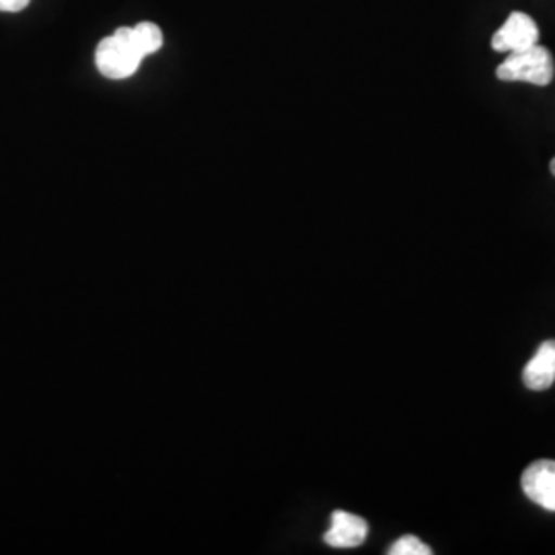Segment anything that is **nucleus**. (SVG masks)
<instances>
[{"label":"nucleus","mask_w":555,"mask_h":555,"mask_svg":"<svg viewBox=\"0 0 555 555\" xmlns=\"http://www.w3.org/2000/svg\"><path fill=\"white\" fill-rule=\"evenodd\" d=\"M496 77L504 82H529L537 87H547L555 77V62L552 52L537 43L529 50L508 54L498 66Z\"/></svg>","instance_id":"f257e3e1"},{"label":"nucleus","mask_w":555,"mask_h":555,"mask_svg":"<svg viewBox=\"0 0 555 555\" xmlns=\"http://www.w3.org/2000/svg\"><path fill=\"white\" fill-rule=\"evenodd\" d=\"M142 56L128 40V27L101 41L95 52V64L103 77L112 80L130 79L142 64Z\"/></svg>","instance_id":"f03ea898"},{"label":"nucleus","mask_w":555,"mask_h":555,"mask_svg":"<svg viewBox=\"0 0 555 555\" xmlns=\"http://www.w3.org/2000/svg\"><path fill=\"white\" fill-rule=\"evenodd\" d=\"M539 43V27L533 17L527 13L515 11L511 17L504 21V25L498 29L492 38V48L500 54H515L529 50Z\"/></svg>","instance_id":"7ed1b4c3"},{"label":"nucleus","mask_w":555,"mask_h":555,"mask_svg":"<svg viewBox=\"0 0 555 555\" xmlns=\"http://www.w3.org/2000/svg\"><path fill=\"white\" fill-rule=\"evenodd\" d=\"M525 496L547 513H555V461L541 459L531 463L520 476Z\"/></svg>","instance_id":"20e7f679"},{"label":"nucleus","mask_w":555,"mask_h":555,"mask_svg":"<svg viewBox=\"0 0 555 555\" xmlns=\"http://www.w3.org/2000/svg\"><path fill=\"white\" fill-rule=\"evenodd\" d=\"M366 535H369V525L364 518L344 513V511H336L332 515V525H330V531L323 537V541L330 547L348 550V547L362 545Z\"/></svg>","instance_id":"39448f33"},{"label":"nucleus","mask_w":555,"mask_h":555,"mask_svg":"<svg viewBox=\"0 0 555 555\" xmlns=\"http://www.w3.org/2000/svg\"><path fill=\"white\" fill-rule=\"evenodd\" d=\"M522 383L531 391H545L555 383V339H547L537 348L522 371Z\"/></svg>","instance_id":"423d86ee"},{"label":"nucleus","mask_w":555,"mask_h":555,"mask_svg":"<svg viewBox=\"0 0 555 555\" xmlns=\"http://www.w3.org/2000/svg\"><path fill=\"white\" fill-rule=\"evenodd\" d=\"M128 40L134 46V50L139 52L142 59L159 52L163 46V34H160L159 25L155 23H139L134 27H128Z\"/></svg>","instance_id":"0eeeda50"},{"label":"nucleus","mask_w":555,"mask_h":555,"mask_svg":"<svg viewBox=\"0 0 555 555\" xmlns=\"http://www.w3.org/2000/svg\"><path fill=\"white\" fill-rule=\"evenodd\" d=\"M433 550L414 535H403L389 547V555H430Z\"/></svg>","instance_id":"6e6552de"},{"label":"nucleus","mask_w":555,"mask_h":555,"mask_svg":"<svg viewBox=\"0 0 555 555\" xmlns=\"http://www.w3.org/2000/svg\"><path fill=\"white\" fill-rule=\"evenodd\" d=\"M29 2L31 0H0V11L2 13H20L29 7Z\"/></svg>","instance_id":"1a4fd4ad"},{"label":"nucleus","mask_w":555,"mask_h":555,"mask_svg":"<svg viewBox=\"0 0 555 555\" xmlns=\"http://www.w3.org/2000/svg\"><path fill=\"white\" fill-rule=\"evenodd\" d=\"M550 169H552V173H554V178H555V159L552 160V163H550Z\"/></svg>","instance_id":"9d476101"}]
</instances>
